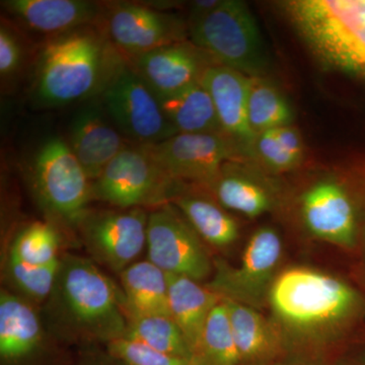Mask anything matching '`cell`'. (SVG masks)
<instances>
[{"mask_svg": "<svg viewBox=\"0 0 365 365\" xmlns=\"http://www.w3.org/2000/svg\"><path fill=\"white\" fill-rule=\"evenodd\" d=\"M268 307L289 353L329 364L365 326V290L313 268L281 271Z\"/></svg>", "mask_w": 365, "mask_h": 365, "instance_id": "obj_1", "label": "cell"}, {"mask_svg": "<svg viewBox=\"0 0 365 365\" xmlns=\"http://www.w3.org/2000/svg\"><path fill=\"white\" fill-rule=\"evenodd\" d=\"M125 62L101 25L48 38L36 67L34 96L46 107L101 96Z\"/></svg>", "mask_w": 365, "mask_h": 365, "instance_id": "obj_2", "label": "cell"}, {"mask_svg": "<svg viewBox=\"0 0 365 365\" xmlns=\"http://www.w3.org/2000/svg\"><path fill=\"white\" fill-rule=\"evenodd\" d=\"M285 9L324 61L365 78V0H294Z\"/></svg>", "mask_w": 365, "mask_h": 365, "instance_id": "obj_3", "label": "cell"}, {"mask_svg": "<svg viewBox=\"0 0 365 365\" xmlns=\"http://www.w3.org/2000/svg\"><path fill=\"white\" fill-rule=\"evenodd\" d=\"M54 289L66 316L86 338L107 344L126 335V307L112 280L91 260L62 259Z\"/></svg>", "mask_w": 365, "mask_h": 365, "instance_id": "obj_4", "label": "cell"}, {"mask_svg": "<svg viewBox=\"0 0 365 365\" xmlns=\"http://www.w3.org/2000/svg\"><path fill=\"white\" fill-rule=\"evenodd\" d=\"M191 42L216 63L261 78L268 61L260 31L245 2L222 0L210 13L187 21Z\"/></svg>", "mask_w": 365, "mask_h": 365, "instance_id": "obj_5", "label": "cell"}, {"mask_svg": "<svg viewBox=\"0 0 365 365\" xmlns=\"http://www.w3.org/2000/svg\"><path fill=\"white\" fill-rule=\"evenodd\" d=\"M180 182L141 144L129 143L93 182V197L120 209L169 204Z\"/></svg>", "mask_w": 365, "mask_h": 365, "instance_id": "obj_6", "label": "cell"}, {"mask_svg": "<svg viewBox=\"0 0 365 365\" xmlns=\"http://www.w3.org/2000/svg\"><path fill=\"white\" fill-rule=\"evenodd\" d=\"M283 242L273 227H263L251 235L239 266L215 262L213 276L206 284L222 299L255 309L269 306L274 282L281 272Z\"/></svg>", "mask_w": 365, "mask_h": 365, "instance_id": "obj_7", "label": "cell"}, {"mask_svg": "<svg viewBox=\"0 0 365 365\" xmlns=\"http://www.w3.org/2000/svg\"><path fill=\"white\" fill-rule=\"evenodd\" d=\"M100 97L107 116L132 143L151 145L178 134L158 96L127 60Z\"/></svg>", "mask_w": 365, "mask_h": 365, "instance_id": "obj_8", "label": "cell"}, {"mask_svg": "<svg viewBox=\"0 0 365 365\" xmlns=\"http://www.w3.org/2000/svg\"><path fill=\"white\" fill-rule=\"evenodd\" d=\"M146 248L148 261L165 274L201 282L213 272L205 242L172 203L148 215Z\"/></svg>", "mask_w": 365, "mask_h": 365, "instance_id": "obj_9", "label": "cell"}, {"mask_svg": "<svg viewBox=\"0 0 365 365\" xmlns=\"http://www.w3.org/2000/svg\"><path fill=\"white\" fill-rule=\"evenodd\" d=\"M34 181L43 202L55 215L71 222H81L93 197V182L59 137L41 148L34 163Z\"/></svg>", "mask_w": 365, "mask_h": 365, "instance_id": "obj_10", "label": "cell"}, {"mask_svg": "<svg viewBox=\"0 0 365 365\" xmlns=\"http://www.w3.org/2000/svg\"><path fill=\"white\" fill-rule=\"evenodd\" d=\"M101 26L126 59L187 41L188 23L177 14L136 2H104Z\"/></svg>", "mask_w": 365, "mask_h": 365, "instance_id": "obj_11", "label": "cell"}, {"mask_svg": "<svg viewBox=\"0 0 365 365\" xmlns=\"http://www.w3.org/2000/svg\"><path fill=\"white\" fill-rule=\"evenodd\" d=\"M173 179L209 187L239 145L225 133H178L162 143L144 145Z\"/></svg>", "mask_w": 365, "mask_h": 365, "instance_id": "obj_12", "label": "cell"}, {"mask_svg": "<svg viewBox=\"0 0 365 365\" xmlns=\"http://www.w3.org/2000/svg\"><path fill=\"white\" fill-rule=\"evenodd\" d=\"M148 215L144 208L113 209L88 213L79 222L91 253L121 273L146 246Z\"/></svg>", "mask_w": 365, "mask_h": 365, "instance_id": "obj_13", "label": "cell"}, {"mask_svg": "<svg viewBox=\"0 0 365 365\" xmlns=\"http://www.w3.org/2000/svg\"><path fill=\"white\" fill-rule=\"evenodd\" d=\"M300 215L307 232L319 241L347 251H360L364 234L347 190L335 181H321L304 192Z\"/></svg>", "mask_w": 365, "mask_h": 365, "instance_id": "obj_14", "label": "cell"}, {"mask_svg": "<svg viewBox=\"0 0 365 365\" xmlns=\"http://www.w3.org/2000/svg\"><path fill=\"white\" fill-rule=\"evenodd\" d=\"M126 60L158 98L201 83L209 67L217 64L207 53L187 41Z\"/></svg>", "mask_w": 365, "mask_h": 365, "instance_id": "obj_15", "label": "cell"}, {"mask_svg": "<svg viewBox=\"0 0 365 365\" xmlns=\"http://www.w3.org/2000/svg\"><path fill=\"white\" fill-rule=\"evenodd\" d=\"M2 6L28 30L49 38L100 25L104 2L88 0H6Z\"/></svg>", "mask_w": 365, "mask_h": 365, "instance_id": "obj_16", "label": "cell"}, {"mask_svg": "<svg viewBox=\"0 0 365 365\" xmlns=\"http://www.w3.org/2000/svg\"><path fill=\"white\" fill-rule=\"evenodd\" d=\"M103 108L88 105L72 120L68 144L91 182L131 143L110 123Z\"/></svg>", "mask_w": 365, "mask_h": 365, "instance_id": "obj_17", "label": "cell"}, {"mask_svg": "<svg viewBox=\"0 0 365 365\" xmlns=\"http://www.w3.org/2000/svg\"><path fill=\"white\" fill-rule=\"evenodd\" d=\"M250 81L251 78L242 72L220 64L209 67L201 79L212 98L222 131L237 145H252L256 140L248 119Z\"/></svg>", "mask_w": 365, "mask_h": 365, "instance_id": "obj_18", "label": "cell"}, {"mask_svg": "<svg viewBox=\"0 0 365 365\" xmlns=\"http://www.w3.org/2000/svg\"><path fill=\"white\" fill-rule=\"evenodd\" d=\"M225 300L241 365H270L289 354L273 319L253 307Z\"/></svg>", "mask_w": 365, "mask_h": 365, "instance_id": "obj_19", "label": "cell"}, {"mask_svg": "<svg viewBox=\"0 0 365 365\" xmlns=\"http://www.w3.org/2000/svg\"><path fill=\"white\" fill-rule=\"evenodd\" d=\"M43 348L39 317L25 300L0 294V359L2 365H31Z\"/></svg>", "mask_w": 365, "mask_h": 365, "instance_id": "obj_20", "label": "cell"}, {"mask_svg": "<svg viewBox=\"0 0 365 365\" xmlns=\"http://www.w3.org/2000/svg\"><path fill=\"white\" fill-rule=\"evenodd\" d=\"M167 276L170 317L184 333L194 354L211 312L222 299L199 281L173 274Z\"/></svg>", "mask_w": 365, "mask_h": 365, "instance_id": "obj_21", "label": "cell"}, {"mask_svg": "<svg viewBox=\"0 0 365 365\" xmlns=\"http://www.w3.org/2000/svg\"><path fill=\"white\" fill-rule=\"evenodd\" d=\"M120 277L128 319L170 317L168 276L155 264L148 260L135 262L122 271Z\"/></svg>", "mask_w": 365, "mask_h": 365, "instance_id": "obj_22", "label": "cell"}, {"mask_svg": "<svg viewBox=\"0 0 365 365\" xmlns=\"http://www.w3.org/2000/svg\"><path fill=\"white\" fill-rule=\"evenodd\" d=\"M158 100L163 114L178 133H225L212 98L202 83Z\"/></svg>", "mask_w": 365, "mask_h": 365, "instance_id": "obj_23", "label": "cell"}, {"mask_svg": "<svg viewBox=\"0 0 365 365\" xmlns=\"http://www.w3.org/2000/svg\"><path fill=\"white\" fill-rule=\"evenodd\" d=\"M172 204L205 244L227 248L239 239V225L218 203L204 197L179 194Z\"/></svg>", "mask_w": 365, "mask_h": 365, "instance_id": "obj_24", "label": "cell"}, {"mask_svg": "<svg viewBox=\"0 0 365 365\" xmlns=\"http://www.w3.org/2000/svg\"><path fill=\"white\" fill-rule=\"evenodd\" d=\"M208 188L222 207L249 218L258 217L273 207V197L263 185L242 175L225 172V168Z\"/></svg>", "mask_w": 365, "mask_h": 365, "instance_id": "obj_25", "label": "cell"}, {"mask_svg": "<svg viewBox=\"0 0 365 365\" xmlns=\"http://www.w3.org/2000/svg\"><path fill=\"white\" fill-rule=\"evenodd\" d=\"M194 365H241L225 300L211 312L193 354Z\"/></svg>", "mask_w": 365, "mask_h": 365, "instance_id": "obj_26", "label": "cell"}, {"mask_svg": "<svg viewBox=\"0 0 365 365\" xmlns=\"http://www.w3.org/2000/svg\"><path fill=\"white\" fill-rule=\"evenodd\" d=\"M59 237L46 222H34L18 235L11 245L9 264L26 268H42L60 263Z\"/></svg>", "mask_w": 365, "mask_h": 365, "instance_id": "obj_27", "label": "cell"}, {"mask_svg": "<svg viewBox=\"0 0 365 365\" xmlns=\"http://www.w3.org/2000/svg\"><path fill=\"white\" fill-rule=\"evenodd\" d=\"M124 337L193 362V352L188 340L176 322L169 316L129 318L128 329Z\"/></svg>", "mask_w": 365, "mask_h": 365, "instance_id": "obj_28", "label": "cell"}, {"mask_svg": "<svg viewBox=\"0 0 365 365\" xmlns=\"http://www.w3.org/2000/svg\"><path fill=\"white\" fill-rule=\"evenodd\" d=\"M292 110L282 95L261 78H251L248 97L249 124L255 134L287 126Z\"/></svg>", "mask_w": 365, "mask_h": 365, "instance_id": "obj_29", "label": "cell"}, {"mask_svg": "<svg viewBox=\"0 0 365 365\" xmlns=\"http://www.w3.org/2000/svg\"><path fill=\"white\" fill-rule=\"evenodd\" d=\"M108 355L125 365H194L182 357L158 351L128 337H122L107 343Z\"/></svg>", "mask_w": 365, "mask_h": 365, "instance_id": "obj_30", "label": "cell"}, {"mask_svg": "<svg viewBox=\"0 0 365 365\" xmlns=\"http://www.w3.org/2000/svg\"><path fill=\"white\" fill-rule=\"evenodd\" d=\"M25 46L19 34L2 19L0 26V76L2 81H9L19 73L25 62Z\"/></svg>", "mask_w": 365, "mask_h": 365, "instance_id": "obj_31", "label": "cell"}, {"mask_svg": "<svg viewBox=\"0 0 365 365\" xmlns=\"http://www.w3.org/2000/svg\"><path fill=\"white\" fill-rule=\"evenodd\" d=\"M255 144L264 162L273 170H290L299 163L281 145L274 129L257 134Z\"/></svg>", "mask_w": 365, "mask_h": 365, "instance_id": "obj_32", "label": "cell"}, {"mask_svg": "<svg viewBox=\"0 0 365 365\" xmlns=\"http://www.w3.org/2000/svg\"><path fill=\"white\" fill-rule=\"evenodd\" d=\"M330 365H365V339L354 338Z\"/></svg>", "mask_w": 365, "mask_h": 365, "instance_id": "obj_33", "label": "cell"}, {"mask_svg": "<svg viewBox=\"0 0 365 365\" xmlns=\"http://www.w3.org/2000/svg\"><path fill=\"white\" fill-rule=\"evenodd\" d=\"M274 131L284 150L299 162L302 155V143L299 133L289 126L280 127L274 129Z\"/></svg>", "mask_w": 365, "mask_h": 365, "instance_id": "obj_34", "label": "cell"}, {"mask_svg": "<svg viewBox=\"0 0 365 365\" xmlns=\"http://www.w3.org/2000/svg\"><path fill=\"white\" fill-rule=\"evenodd\" d=\"M270 365H330L322 360L312 359V357L302 356V355L289 353L287 356L283 357Z\"/></svg>", "mask_w": 365, "mask_h": 365, "instance_id": "obj_35", "label": "cell"}, {"mask_svg": "<svg viewBox=\"0 0 365 365\" xmlns=\"http://www.w3.org/2000/svg\"><path fill=\"white\" fill-rule=\"evenodd\" d=\"M110 356V355H109ZM111 357V356H110ZM79 365H125L120 362L119 360H116L111 357V360H90V361H83V364Z\"/></svg>", "mask_w": 365, "mask_h": 365, "instance_id": "obj_36", "label": "cell"}, {"mask_svg": "<svg viewBox=\"0 0 365 365\" xmlns=\"http://www.w3.org/2000/svg\"><path fill=\"white\" fill-rule=\"evenodd\" d=\"M360 253H361V265H362V274H364V282H365V230L364 240H362L361 248H360Z\"/></svg>", "mask_w": 365, "mask_h": 365, "instance_id": "obj_37", "label": "cell"}]
</instances>
